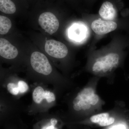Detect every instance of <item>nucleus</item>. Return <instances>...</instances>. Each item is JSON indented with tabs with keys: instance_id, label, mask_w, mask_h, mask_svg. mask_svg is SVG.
<instances>
[{
	"instance_id": "9",
	"label": "nucleus",
	"mask_w": 129,
	"mask_h": 129,
	"mask_svg": "<svg viewBox=\"0 0 129 129\" xmlns=\"http://www.w3.org/2000/svg\"><path fill=\"white\" fill-rule=\"evenodd\" d=\"M17 48L13 45L7 40L0 39V55L7 60H13L18 55Z\"/></svg>"
},
{
	"instance_id": "12",
	"label": "nucleus",
	"mask_w": 129,
	"mask_h": 129,
	"mask_svg": "<svg viewBox=\"0 0 129 129\" xmlns=\"http://www.w3.org/2000/svg\"><path fill=\"white\" fill-rule=\"evenodd\" d=\"M69 36L73 39L79 41L82 40L85 35V29L82 26L75 25L70 29Z\"/></svg>"
},
{
	"instance_id": "5",
	"label": "nucleus",
	"mask_w": 129,
	"mask_h": 129,
	"mask_svg": "<svg viewBox=\"0 0 129 129\" xmlns=\"http://www.w3.org/2000/svg\"><path fill=\"white\" fill-rule=\"evenodd\" d=\"M45 49L49 55L57 59L64 58L68 53L67 47L63 43L55 40L47 41L45 44Z\"/></svg>"
},
{
	"instance_id": "16",
	"label": "nucleus",
	"mask_w": 129,
	"mask_h": 129,
	"mask_svg": "<svg viewBox=\"0 0 129 129\" xmlns=\"http://www.w3.org/2000/svg\"><path fill=\"white\" fill-rule=\"evenodd\" d=\"M18 84L20 95H22L27 92L29 89V86L25 81L18 80Z\"/></svg>"
},
{
	"instance_id": "14",
	"label": "nucleus",
	"mask_w": 129,
	"mask_h": 129,
	"mask_svg": "<svg viewBox=\"0 0 129 129\" xmlns=\"http://www.w3.org/2000/svg\"><path fill=\"white\" fill-rule=\"evenodd\" d=\"M6 88L7 91L13 95H20L18 85V80H5Z\"/></svg>"
},
{
	"instance_id": "3",
	"label": "nucleus",
	"mask_w": 129,
	"mask_h": 129,
	"mask_svg": "<svg viewBox=\"0 0 129 129\" xmlns=\"http://www.w3.org/2000/svg\"><path fill=\"white\" fill-rule=\"evenodd\" d=\"M100 98L91 87L83 89L77 94L72 103L73 110L76 112L87 111L97 105Z\"/></svg>"
},
{
	"instance_id": "6",
	"label": "nucleus",
	"mask_w": 129,
	"mask_h": 129,
	"mask_svg": "<svg viewBox=\"0 0 129 129\" xmlns=\"http://www.w3.org/2000/svg\"><path fill=\"white\" fill-rule=\"evenodd\" d=\"M38 21L41 28L50 35L53 34L59 28L58 19L54 14L50 12H46L41 14Z\"/></svg>"
},
{
	"instance_id": "17",
	"label": "nucleus",
	"mask_w": 129,
	"mask_h": 129,
	"mask_svg": "<svg viewBox=\"0 0 129 129\" xmlns=\"http://www.w3.org/2000/svg\"><path fill=\"white\" fill-rule=\"evenodd\" d=\"M12 129V128H7V129Z\"/></svg>"
},
{
	"instance_id": "4",
	"label": "nucleus",
	"mask_w": 129,
	"mask_h": 129,
	"mask_svg": "<svg viewBox=\"0 0 129 129\" xmlns=\"http://www.w3.org/2000/svg\"><path fill=\"white\" fill-rule=\"evenodd\" d=\"M120 57L116 53H110L98 58L92 66V72L95 73L104 74L112 72L119 63Z\"/></svg>"
},
{
	"instance_id": "11",
	"label": "nucleus",
	"mask_w": 129,
	"mask_h": 129,
	"mask_svg": "<svg viewBox=\"0 0 129 129\" xmlns=\"http://www.w3.org/2000/svg\"><path fill=\"white\" fill-rule=\"evenodd\" d=\"M92 123L97 124L101 127H106L112 124L115 121V119L110 117L108 113H103L93 115L90 118Z\"/></svg>"
},
{
	"instance_id": "8",
	"label": "nucleus",
	"mask_w": 129,
	"mask_h": 129,
	"mask_svg": "<svg viewBox=\"0 0 129 129\" xmlns=\"http://www.w3.org/2000/svg\"><path fill=\"white\" fill-rule=\"evenodd\" d=\"M117 24L113 21H107L101 19H96L92 22L91 28L97 35H104L114 31Z\"/></svg>"
},
{
	"instance_id": "2",
	"label": "nucleus",
	"mask_w": 129,
	"mask_h": 129,
	"mask_svg": "<svg viewBox=\"0 0 129 129\" xmlns=\"http://www.w3.org/2000/svg\"><path fill=\"white\" fill-rule=\"evenodd\" d=\"M32 102L29 109V113H45L53 107L56 102L54 92L41 85L36 86L32 92Z\"/></svg>"
},
{
	"instance_id": "13",
	"label": "nucleus",
	"mask_w": 129,
	"mask_h": 129,
	"mask_svg": "<svg viewBox=\"0 0 129 129\" xmlns=\"http://www.w3.org/2000/svg\"><path fill=\"white\" fill-rule=\"evenodd\" d=\"M16 10V6L11 0H0V11L2 12L12 14Z\"/></svg>"
},
{
	"instance_id": "7",
	"label": "nucleus",
	"mask_w": 129,
	"mask_h": 129,
	"mask_svg": "<svg viewBox=\"0 0 129 129\" xmlns=\"http://www.w3.org/2000/svg\"><path fill=\"white\" fill-rule=\"evenodd\" d=\"M43 115L34 125L33 129H61V121L56 115Z\"/></svg>"
},
{
	"instance_id": "15",
	"label": "nucleus",
	"mask_w": 129,
	"mask_h": 129,
	"mask_svg": "<svg viewBox=\"0 0 129 129\" xmlns=\"http://www.w3.org/2000/svg\"><path fill=\"white\" fill-rule=\"evenodd\" d=\"M12 27V23L8 18L5 16H0V34H7Z\"/></svg>"
},
{
	"instance_id": "10",
	"label": "nucleus",
	"mask_w": 129,
	"mask_h": 129,
	"mask_svg": "<svg viewBox=\"0 0 129 129\" xmlns=\"http://www.w3.org/2000/svg\"><path fill=\"white\" fill-rule=\"evenodd\" d=\"M99 13L103 19L113 21L117 17V11L113 4L111 2L107 1L102 5Z\"/></svg>"
},
{
	"instance_id": "1",
	"label": "nucleus",
	"mask_w": 129,
	"mask_h": 129,
	"mask_svg": "<svg viewBox=\"0 0 129 129\" xmlns=\"http://www.w3.org/2000/svg\"><path fill=\"white\" fill-rule=\"evenodd\" d=\"M30 64L32 69L40 75L39 82L52 85L56 88L60 83L51 76L53 68L46 56L38 51L32 53L30 57Z\"/></svg>"
}]
</instances>
